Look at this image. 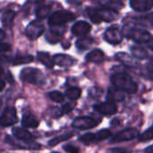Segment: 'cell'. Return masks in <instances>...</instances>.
<instances>
[{"mask_svg":"<svg viewBox=\"0 0 153 153\" xmlns=\"http://www.w3.org/2000/svg\"><path fill=\"white\" fill-rule=\"evenodd\" d=\"M139 135L140 133L136 128H127L120 131L115 136H113L111 139V143H122V142L132 141L139 137Z\"/></svg>","mask_w":153,"mask_h":153,"instance_id":"obj_7","label":"cell"},{"mask_svg":"<svg viewBox=\"0 0 153 153\" xmlns=\"http://www.w3.org/2000/svg\"><path fill=\"white\" fill-rule=\"evenodd\" d=\"M94 109L100 114L106 116V117L113 116L117 112V107L116 103L112 101H108V100L106 102H102V103L95 105Z\"/></svg>","mask_w":153,"mask_h":153,"instance_id":"obj_10","label":"cell"},{"mask_svg":"<svg viewBox=\"0 0 153 153\" xmlns=\"http://www.w3.org/2000/svg\"><path fill=\"white\" fill-rule=\"evenodd\" d=\"M20 78L25 82L35 85H41L44 83V76L42 73L35 68L27 67L22 69L20 74Z\"/></svg>","mask_w":153,"mask_h":153,"instance_id":"obj_3","label":"cell"},{"mask_svg":"<svg viewBox=\"0 0 153 153\" xmlns=\"http://www.w3.org/2000/svg\"><path fill=\"white\" fill-rule=\"evenodd\" d=\"M16 15V13L13 10H7L5 11L3 15H2V22H3V24L5 26V27H10L12 26L13 24V19Z\"/></svg>","mask_w":153,"mask_h":153,"instance_id":"obj_23","label":"cell"},{"mask_svg":"<svg viewBox=\"0 0 153 153\" xmlns=\"http://www.w3.org/2000/svg\"><path fill=\"white\" fill-rule=\"evenodd\" d=\"M145 19H146L147 22L150 23V25H152L153 27V12L152 13H149V14L145 17Z\"/></svg>","mask_w":153,"mask_h":153,"instance_id":"obj_40","label":"cell"},{"mask_svg":"<svg viewBox=\"0 0 153 153\" xmlns=\"http://www.w3.org/2000/svg\"><path fill=\"white\" fill-rule=\"evenodd\" d=\"M37 57L48 68H52L54 66V65H55L53 59L50 58V56L48 55V53H46V52H39Z\"/></svg>","mask_w":153,"mask_h":153,"instance_id":"obj_24","label":"cell"},{"mask_svg":"<svg viewBox=\"0 0 153 153\" xmlns=\"http://www.w3.org/2000/svg\"><path fill=\"white\" fill-rule=\"evenodd\" d=\"M92 43H93V39L91 38H88V37L82 38L76 41V48L79 50L83 51L88 49L92 45Z\"/></svg>","mask_w":153,"mask_h":153,"instance_id":"obj_25","label":"cell"},{"mask_svg":"<svg viewBox=\"0 0 153 153\" xmlns=\"http://www.w3.org/2000/svg\"><path fill=\"white\" fill-rule=\"evenodd\" d=\"M5 142L11 145H13L15 147L21 148V149H26V150H39L40 148V145L37 143H33L31 141H21V140H14L12 139L10 136L5 137Z\"/></svg>","mask_w":153,"mask_h":153,"instance_id":"obj_11","label":"cell"},{"mask_svg":"<svg viewBox=\"0 0 153 153\" xmlns=\"http://www.w3.org/2000/svg\"><path fill=\"white\" fill-rule=\"evenodd\" d=\"M130 5L136 12H146L153 6V0H132Z\"/></svg>","mask_w":153,"mask_h":153,"instance_id":"obj_14","label":"cell"},{"mask_svg":"<svg viewBox=\"0 0 153 153\" xmlns=\"http://www.w3.org/2000/svg\"><path fill=\"white\" fill-rule=\"evenodd\" d=\"M100 122L91 117H80L74 120L72 126L75 129L79 130H88L97 126Z\"/></svg>","mask_w":153,"mask_h":153,"instance_id":"obj_8","label":"cell"},{"mask_svg":"<svg viewBox=\"0 0 153 153\" xmlns=\"http://www.w3.org/2000/svg\"><path fill=\"white\" fill-rule=\"evenodd\" d=\"M44 31H45L44 24L38 20L32 21L26 28V35L31 40H35L39 39L43 34Z\"/></svg>","mask_w":153,"mask_h":153,"instance_id":"obj_9","label":"cell"},{"mask_svg":"<svg viewBox=\"0 0 153 153\" xmlns=\"http://www.w3.org/2000/svg\"><path fill=\"white\" fill-rule=\"evenodd\" d=\"M105 59V56L102 50L100 49H94L91 51L86 56V60L91 63H101Z\"/></svg>","mask_w":153,"mask_h":153,"instance_id":"obj_17","label":"cell"},{"mask_svg":"<svg viewBox=\"0 0 153 153\" xmlns=\"http://www.w3.org/2000/svg\"><path fill=\"white\" fill-rule=\"evenodd\" d=\"M75 102H74V103H67V104H65L63 108H62V111H61V113L62 114H67V113H69V112H71L74 108V107H75Z\"/></svg>","mask_w":153,"mask_h":153,"instance_id":"obj_36","label":"cell"},{"mask_svg":"<svg viewBox=\"0 0 153 153\" xmlns=\"http://www.w3.org/2000/svg\"><path fill=\"white\" fill-rule=\"evenodd\" d=\"M104 39L109 44L117 45L123 40V32L120 27L117 24L110 26L104 32Z\"/></svg>","mask_w":153,"mask_h":153,"instance_id":"obj_5","label":"cell"},{"mask_svg":"<svg viewBox=\"0 0 153 153\" xmlns=\"http://www.w3.org/2000/svg\"><path fill=\"white\" fill-rule=\"evenodd\" d=\"M125 99L124 92L117 90V89H109L108 92V101H122Z\"/></svg>","mask_w":153,"mask_h":153,"instance_id":"obj_21","label":"cell"},{"mask_svg":"<svg viewBox=\"0 0 153 153\" xmlns=\"http://www.w3.org/2000/svg\"><path fill=\"white\" fill-rule=\"evenodd\" d=\"M111 135H112L111 131H109L108 129H103V130L99 131L96 134V139H97V142H100V141L109 138Z\"/></svg>","mask_w":153,"mask_h":153,"instance_id":"obj_33","label":"cell"},{"mask_svg":"<svg viewBox=\"0 0 153 153\" xmlns=\"http://www.w3.org/2000/svg\"><path fill=\"white\" fill-rule=\"evenodd\" d=\"M96 11L102 22L104 21V22H113L118 18V13L112 9H108L106 7H100V8H96Z\"/></svg>","mask_w":153,"mask_h":153,"instance_id":"obj_13","label":"cell"},{"mask_svg":"<svg viewBox=\"0 0 153 153\" xmlns=\"http://www.w3.org/2000/svg\"><path fill=\"white\" fill-rule=\"evenodd\" d=\"M153 139V126L150 127L148 130H146L144 133L139 135V141L140 142H147Z\"/></svg>","mask_w":153,"mask_h":153,"instance_id":"obj_34","label":"cell"},{"mask_svg":"<svg viewBox=\"0 0 153 153\" xmlns=\"http://www.w3.org/2000/svg\"><path fill=\"white\" fill-rule=\"evenodd\" d=\"M11 48H12V46L9 43L0 42V53H4V52L10 51Z\"/></svg>","mask_w":153,"mask_h":153,"instance_id":"obj_37","label":"cell"},{"mask_svg":"<svg viewBox=\"0 0 153 153\" xmlns=\"http://www.w3.org/2000/svg\"><path fill=\"white\" fill-rule=\"evenodd\" d=\"M110 153H129L127 150L124 149V148H114L109 150Z\"/></svg>","mask_w":153,"mask_h":153,"instance_id":"obj_39","label":"cell"},{"mask_svg":"<svg viewBox=\"0 0 153 153\" xmlns=\"http://www.w3.org/2000/svg\"><path fill=\"white\" fill-rule=\"evenodd\" d=\"M110 80L114 88L122 92L134 94L138 91L137 84L126 73H115L111 75Z\"/></svg>","mask_w":153,"mask_h":153,"instance_id":"obj_2","label":"cell"},{"mask_svg":"<svg viewBox=\"0 0 153 153\" xmlns=\"http://www.w3.org/2000/svg\"><path fill=\"white\" fill-rule=\"evenodd\" d=\"M75 19V15L74 13L66 10H60L56 11L52 13L48 19V24L50 26H59L74 21Z\"/></svg>","mask_w":153,"mask_h":153,"instance_id":"obj_4","label":"cell"},{"mask_svg":"<svg viewBox=\"0 0 153 153\" xmlns=\"http://www.w3.org/2000/svg\"><path fill=\"white\" fill-rule=\"evenodd\" d=\"M145 152L146 153H153V145L152 146H151V147H149L148 149H146V150H145Z\"/></svg>","mask_w":153,"mask_h":153,"instance_id":"obj_43","label":"cell"},{"mask_svg":"<svg viewBox=\"0 0 153 153\" xmlns=\"http://www.w3.org/2000/svg\"><path fill=\"white\" fill-rule=\"evenodd\" d=\"M80 141L82 142L85 144H90V143H96L97 142L96 134H92V133L86 134L80 137Z\"/></svg>","mask_w":153,"mask_h":153,"instance_id":"obj_31","label":"cell"},{"mask_svg":"<svg viewBox=\"0 0 153 153\" xmlns=\"http://www.w3.org/2000/svg\"><path fill=\"white\" fill-rule=\"evenodd\" d=\"M91 30V26L85 21L76 22L72 27V33L77 37H82L87 35Z\"/></svg>","mask_w":153,"mask_h":153,"instance_id":"obj_12","label":"cell"},{"mask_svg":"<svg viewBox=\"0 0 153 153\" xmlns=\"http://www.w3.org/2000/svg\"><path fill=\"white\" fill-rule=\"evenodd\" d=\"M54 64L62 66V67H68L72 66L76 61L73 56H70L68 55H64V54H58L56 55L53 58Z\"/></svg>","mask_w":153,"mask_h":153,"instance_id":"obj_15","label":"cell"},{"mask_svg":"<svg viewBox=\"0 0 153 153\" xmlns=\"http://www.w3.org/2000/svg\"><path fill=\"white\" fill-rule=\"evenodd\" d=\"M81 94H82V91L79 88H76V87L70 88V89L66 90V91H65L66 97L69 100H78L81 97Z\"/></svg>","mask_w":153,"mask_h":153,"instance_id":"obj_27","label":"cell"},{"mask_svg":"<svg viewBox=\"0 0 153 153\" xmlns=\"http://www.w3.org/2000/svg\"><path fill=\"white\" fill-rule=\"evenodd\" d=\"M62 35H63V30L52 29V30H49V31L46 34V39L49 43L55 44L62 39V37H63Z\"/></svg>","mask_w":153,"mask_h":153,"instance_id":"obj_19","label":"cell"},{"mask_svg":"<svg viewBox=\"0 0 153 153\" xmlns=\"http://www.w3.org/2000/svg\"><path fill=\"white\" fill-rule=\"evenodd\" d=\"M17 121H18V117H17L16 109L12 107L5 108L3 114L0 117V126L3 127L11 126L16 124Z\"/></svg>","mask_w":153,"mask_h":153,"instance_id":"obj_6","label":"cell"},{"mask_svg":"<svg viewBox=\"0 0 153 153\" xmlns=\"http://www.w3.org/2000/svg\"><path fill=\"white\" fill-rule=\"evenodd\" d=\"M88 14H89L90 19L91 20V22L93 23L99 24V23H100L102 22L101 19L100 18L97 11H96V8H89L88 9Z\"/></svg>","mask_w":153,"mask_h":153,"instance_id":"obj_32","label":"cell"},{"mask_svg":"<svg viewBox=\"0 0 153 153\" xmlns=\"http://www.w3.org/2000/svg\"><path fill=\"white\" fill-rule=\"evenodd\" d=\"M4 86H5V83H4V82L2 79H0V91H2L4 90Z\"/></svg>","mask_w":153,"mask_h":153,"instance_id":"obj_42","label":"cell"},{"mask_svg":"<svg viewBox=\"0 0 153 153\" xmlns=\"http://www.w3.org/2000/svg\"><path fill=\"white\" fill-rule=\"evenodd\" d=\"M65 151H66L67 152L69 153H79V151L76 147L73 146V145H65L64 147Z\"/></svg>","mask_w":153,"mask_h":153,"instance_id":"obj_38","label":"cell"},{"mask_svg":"<svg viewBox=\"0 0 153 153\" xmlns=\"http://www.w3.org/2000/svg\"><path fill=\"white\" fill-rule=\"evenodd\" d=\"M12 134L17 140H21V141H31L32 140V134L29 131L23 128L15 127L12 130Z\"/></svg>","mask_w":153,"mask_h":153,"instance_id":"obj_16","label":"cell"},{"mask_svg":"<svg viewBox=\"0 0 153 153\" xmlns=\"http://www.w3.org/2000/svg\"><path fill=\"white\" fill-rule=\"evenodd\" d=\"M48 95H49V98L55 102H63L65 100V96L61 92L56 91L49 92Z\"/></svg>","mask_w":153,"mask_h":153,"instance_id":"obj_35","label":"cell"},{"mask_svg":"<svg viewBox=\"0 0 153 153\" xmlns=\"http://www.w3.org/2000/svg\"><path fill=\"white\" fill-rule=\"evenodd\" d=\"M132 54L134 56V58H140V59H145L149 57V52L147 51L146 48H142V47H137L134 46L132 48Z\"/></svg>","mask_w":153,"mask_h":153,"instance_id":"obj_22","label":"cell"},{"mask_svg":"<svg viewBox=\"0 0 153 153\" xmlns=\"http://www.w3.org/2000/svg\"><path fill=\"white\" fill-rule=\"evenodd\" d=\"M73 137V134H65V135H61V136H57L56 138H53L52 140L49 141L48 143V145L51 146V147H54L57 144H59L60 143L62 142H65L66 140H69L70 138Z\"/></svg>","mask_w":153,"mask_h":153,"instance_id":"obj_30","label":"cell"},{"mask_svg":"<svg viewBox=\"0 0 153 153\" xmlns=\"http://www.w3.org/2000/svg\"><path fill=\"white\" fill-rule=\"evenodd\" d=\"M32 61H33V56L30 55L18 56L13 59V64L14 65H23V64H29V63H31Z\"/></svg>","mask_w":153,"mask_h":153,"instance_id":"obj_28","label":"cell"},{"mask_svg":"<svg viewBox=\"0 0 153 153\" xmlns=\"http://www.w3.org/2000/svg\"><path fill=\"white\" fill-rule=\"evenodd\" d=\"M123 36H126L127 39H133L134 41L147 45L148 47L153 48V38L152 34L144 29L134 26V25H127L122 30Z\"/></svg>","mask_w":153,"mask_h":153,"instance_id":"obj_1","label":"cell"},{"mask_svg":"<svg viewBox=\"0 0 153 153\" xmlns=\"http://www.w3.org/2000/svg\"><path fill=\"white\" fill-rule=\"evenodd\" d=\"M4 37H5V33H4V31L3 30H1V29H0V42L4 39Z\"/></svg>","mask_w":153,"mask_h":153,"instance_id":"obj_41","label":"cell"},{"mask_svg":"<svg viewBox=\"0 0 153 153\" xmlns=\"http://www.w3.org/2000/svg\"><path fill=\"white\" fill-rule=\"evenodd\" d=\"M116 57L117 60H119L126 65L132 66V67H135L137 65V62H136L135 58L132 57L131 56H129L126 53H118L116 55Z\"/></svg>","mask_w":153,"mask_h":153,"instance_id":"obj_20","label":"cell"},{"mask_svg":"<svg viewBox=\"0 0 153 153\" xmlns=\"http://www.w3.org/2000/svg\"><path fill=\"white\" fill-rule=\"evenodd\" d=\"M51 11V5H43L36 10V16L39 19L46 18Z\"/></svg>","mask_w":153,"mask_h":153,"instance_id":"obj_29","label":"cell"},{"mask_svg":"<svg viewBox=\"0 0 153 153\" xmlns=\"http://www.w3.org/2000/svg\"><path fill=\"white\" fill-rule=\"evenodd\" d=\"M102 7H106V8H108V9H112V10H115L117 11V8H122L123 5H124V3L121 2V1H100L99 2Z\"/></svg>","mask_w":153,"mask_h":153,"instance_id":"obj_26","label":"cell"},{"mask_svg":"<svg viewBox=\"0 0 153 153\" xmlns=\"http://www.w3.org/2000/svg\"><path fill=\"white\" fill-rule=\"evenodd\" d=\"M22 125L23 127L35 128L39 126L38 119L31 114H25L22 118Z\"/></svg>","mask_w":153,"mask_h":153,"instance_id":"obj_18","label":"cell"}]
</instances>
